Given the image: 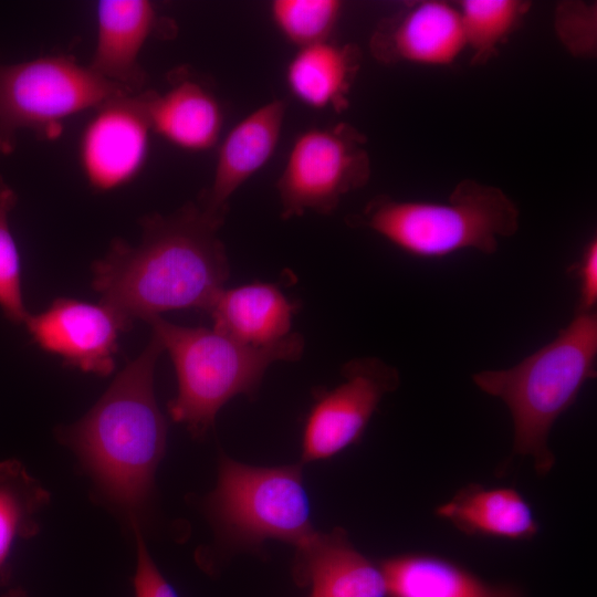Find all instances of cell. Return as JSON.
<instances>
[{"label": "cell", "instance_id": "cell-1", "mask_svg": "<svg viewBox=\"0 0 597 597\" xmlns=\"http://www.w3.org/2000/svg\"><path fill=\"white\" fill-rule=\"evenodd\" d=\"M138 244L115 239L92 265V285L100 303L129 331L135 320L148 321L175 310L208 311L226 287L229 259L218 237L221 223L198 203L187 202L170 214L140 220Z\"/></svg>", "mask_w": 597, "mask_h": 597}, {"label": "cell", "instance_id": "cell-2", "mask_svg": "<svg viewBox=\"0 0 597 597\" xmlns=\"http://www.w3.org/2000/svg\"><path fill=\"white\" fill-rule=\"evenodd\" d=\"M163 350L153 334L94 406L57 429L59 440L75 454L102 500L128 517L130 525L139 524L166 451L167 422L154 387Z\"/></svg>", "mask_w": 597, "mask_h": 597}, {"label": "cell", "instance_id": "cell-3", "mask_svg": "<svg viewBox=\"0 0 597 597\" xmlns=\"http://www.w3.org/2000/svg\"><path fill=\"white\" fill-rule=\"evenodd\" d=\"M597 315L575 312L557 336L513 367L472 376L483 392L501 399L513 422V455L531 457L538 475L555 463L548 436L555 421L596 378Z\"/></svg>", "mask_w": 597, "mask_h": 597}, {"label": "cell", "instance_id": "cell-4", "mask_svg": "<svg viewBox=\"0 0 597 597\" xmlns=\"http://www.w3.org/2000/svg\"><path fill=\"white\" fill-rule=\"evenodd\" d=\"M146 322L169 354L177 376L178 390L168 413L195 438L209 432L230 399L254 397L272 364L300 360L305 347L295 332L275 345L254 347L213 328L181 326L161 316Z\"/></svg>", "mask_w": 597, "mask_h": 597}, {"label": "cell", "instance_id": "cell-5", "mask_svg": "<svg viewBox=\"0 0 597 597\" xmlns=\"http://www.w3.org/2000/svg\"><path fill=\"white\" fill-rule=\"evenodd\" d=\"M520 211L498 187L465 179L446 202L398 200L386 195L370 199L346 221L368 229L412 256L443 258L473 249L492 254L500 238L519 229Z\"/></svg>", "mask_w": 597, "mask_h": 597}, {"label": "cell", "instance_id": "cell-6", "mask_svg": "<svg viewBox=\"0 0 597 597\" xmlns=\"http://www.w3.org/2000/svg\"><path fill=\"white\" fill-rule=\"evenodd\" d=\"M203 510L218 536L238 547L268 540L297 546L314 532L298 464L254 467L221 455Z\"/></svg>", "mask_w": 597, "mask_h": 597}, {"label": "cell", "instance_id": "cell-7", "mask_svg": "<svg viewBox=\"0 0 597 597\" xmlns=\"http://www.w3.org/2000/svg\"><path fill=\"white\" fill-rule=\"evenodd\" d=\"M122 94L132 93L69 56L0 62V153L20 129L56 136L65 119Z\"/></svg>", "mask_w": 597, "mask_h": 597}, {"label": "cell", "instance_id": "cell-8", "mask_svg": "<svg viewBox=\"0 0 597 597\" xmlns=\"http://www.w3.org/2000/svg\"><path fill=\"white\" fill-rule=\"evenodd\" d=\"M366 137L348 123L314 126L293 140L276 182L281 218L333 213L370 177Z\"/></svg>", "mask_w": 597, "mask_h": 597}, {"label": "cell", "instance_id": "cell-9", "mask_svg": "<svg viewBox=\"0 0 597 597\" xmlns=\"http://www.w3.org/2000/svg\"><path fill=\"white\" fill-rule=\"evenodd\" d=\"M344 380L314 395L302 433L304 463L327 460L357 443L383 397L399 387L396 367L376 357L348 360Z\"/></svg>", "mask_w": 597, "mask_h": 597}, {"label": "cell", "instance_id": "cell-10", "mask_svg": "<svg viewBox=\"0 0 597 597\" xmlns=\"http://www.w3.org/2000/svg\"><path fill=\"white\" fill-rule=\"evenodd\" d=\"M151 133L143 93L117 95L97 106L78 144L90 187L105 192L135 179L147 161Z\"/></svg>", "mask_w": 597, "mask_h": 597}, {"label": "cell", "instance_id": "cell-11", "mask_svg": "<svg viewBox=\"0 0 597 597\" xmlns=\"http://www.w3.org/2000/svg\"><path fill=\"white\" fill-rule=\"evenodd\" d=\"M43 350L57 355L64 365L97 376L115 368L118 336L127 332L117 315L103 304L60 297L24 322Z\"/></svg>", "mask_w": 597, "mask_h": 597}, {"label": "cell", "instance_id": "cell-12", "mask_svg": "<svg viewBox=\"0 0 597 597\" xmlns=\"http://www.w3.org/2000/svg\"><path fill=\"white\" fill-rule=\"evenodd\" d=\"M369 46L385 64L449 65L465 50L458 8L440 0L416 2L383 21Z\"/></svg>", "mask_w": 597, "mask_h": 597}, {"label": "cell", "instance_id": "cell-13", "mask_svg": "<svg viewBox=\"0 0 597 597\" xmlns=\"http://www.w3.org/2000/svg\"><path fill=\"white\" fill-rule=\"evenodd\" d=\"M285 112L284 101H269L241 118L222 139L212 181L198 201L208 217L223 224L232 195L273 157Z\"/></svg>", "mask_w": 597, "mask_h": 597}, {"label": "cell", "instance_id": "cell-14", "mask_svg": "<svg viewBox=\"0 0 597 597\" xmlns=\"http://www.w3.org/2000/svg\"><path fill=\"white\" fill-rule=\"evenodd\" d=\"M296 547L293 576L312 597H387L380 564L362 554L343 528L314 531Z\"/></svg>", "mask_w": 597, "mask_h": 597}, {"label": "cell", "instance_id": "cell-15", "mask_svg": "<svg viewBox=\"0 0 597 597\" xmlns=\"http://www.w3.org/2000/svg\"><path fill=\"white\" fill-rule=\"evenodd\" d=\"M157 22L156 8L148 0L98 1L95 49L88 66L106 81L136 94L146 82L139 55Z\"/></svg>", "mask_w": 597, "mask_h": 597}, {"label": "cell", "instance_id": "cell-16", "mask_svg": "<svg viewBox=\"0 0 597 597\" xmlns=\"http://www.w3.org/2000/svg\"><path fill=\"white\" fill-rule=\"evenodd\" d=\"M298 308L277 284L252 282L224 287L207 311L212 328L242 344L268 347L285 339Z\"/></svg>", "mask_w": 597, "mask_h": 597}, {"label": "cell", "instance_id": "cell-17", "mask_svg": "<svg viewBox=\"0 0 597 597\" xmlns=\"http://www.w3.org/2000/svg\"><path fill=\"white\" fill-rule=\"evenodd\" d=\"M143 96L153 133L188 151H205L217 145L223 111L202 84L180 80L164 93L147 91Z\"/></svg>", "mask_w": 597, "mask_h": 597}, {"label": "cell", "instance_id": "cell-18", "mask_svg": "<svg viewBox=\"0 0 597 597\" xmlns=\"http://www.w3.org/2000/svg\"><path fill=\"white\" fill-rule=\"evenodd\" d=\"M436 514L472 536L528 541L538 532L532 506L514 488L468 484L439 505Z\"/></svg>", "mask_w": 597, "mask_h": 597}, {"label": "cell", "instance_id": "cell-19", "mask_svg": "<svg viewBox=\"0 0 597 597\" xmlns=\"http://www.w3.org/2000/svg\"><path fill=\"white\" fill-rule=\"evenodd\" d=\"M387 597H522L513 586L491 584L446 557L406 553L380 563Z\"/></svg>", "mask_w": 597, "mask_h": 597}, {"label": "cell", "instance_id": "cell-20", "mask_svg": "<svg viewBox=\"0 0 597 597\" xmlns=\"http://www.w3.org/2000/svg\"><path fill=\"white\" fill-rule=\"evenodd\" d=\"M360 67V52L353 43L331 40L297 49L285 70L291 94L314 109L342 112Z\"/></svg>", "mask_w": 597, "mask_h": 597}, {"label": "cell", "instance_id": "cell-21", "mask_svg": "<svg viewBox=\"0 0 597 597\" xmlns=\"http://www.w3.org/2000/svg\"><path fill=\"white\" fill-rule=\"evenodd\" d=\"M49 502L50 493L21 463L0 462V582L14 543L39 532L38 514Z\"/></svg>", "mask_w": 597, "mask_h": 597}, {"label": "cell", "instance_id": "cell-22", "mask_svg": "<svg viewBox=\"0 0 597 597\" xmlns=\"http://www.w3.org/2000/svg\"><path fill=\"white\" fill-rule=\"evenodd\" d=\"M528 2L520 0H463L457 6L465 49H470L478 63L488 60L512 34Z\"/></svg>", "mask_w": 597, "mask_h": 597}, {"label": "cell", "instance_id": "cell-23", "mask_svg": "<svg viewBox=\"0 0 597 597\" xmlns=\"http://www.w3.org/2000/svg\"><path fill=\"white\" fill-rule=\"evenodd\" d=\"M342 9L338 0H274L270 14L281 35L300 49L331 40Z\"/></svg>", "mask_w": 597, "mask_h": 597}, {"label": "cell", "instance_id": "cell-24", "mask_svg": "<svg viewBox=\"0 0 597 597\" xmlns=\"http://www.w3.org/2000/svg\"><path fill=\"white\" fill-rule=\"evenodd\" d=\"M17 202L14 190L0 176V308L15 324L25 322L21 261L10 230L9 214Z\"/></svg>", "mask_w": 597, "mask_h": 597}, {"label": "cell", "instance_id": "cell-25", "mask_svg": "<svg viewBox=\"0 0 597 597\" xmlns=\"http://www.w3.org/2000/svg\"><path fill=\"white\" fill-rule=\"evenodd\" d=\"M136 542V567L133 577L135 597H178L154 562L138 523L132 524Z\"/></svg>", "mask_w": 597, "mask_h": 597}, {"label": "cell", "instance_id": "cell-26", "mask_svg": "<svg viewBox=\"0 0 597 597\" xmlns=\"http://www.w3.org/2000/svg\"><path fill=\"white\" fill-rule=\"evenodd\" d=\"M568 273L577 280L578 301L575 312H594L597 303V241L591 239Z\"/></svg>", "mask_w": 597, "mask_h": 597}, {"label": "cell", "instance_id": "cell-27", "mask_svg": "<svg viewBox=\"0 0 597 597\" xmlns=\"http://www.w3.org/2000/svg\"><path fill=\"white\" fill-rule=\"evenodd\" d=\"M3 597H28L25 591L21 588H14L9 590Z\"/></svg>", "mask_w": 597, "mask_h": 597}, {"label": "cell", "instance_id": "cell-28", "mask_svg": "<svg viewBox=\"0 0 597 597\" xmlns=\"http://www.w3.org/2000/svg\"><path fill=\"white\" fill-rule=\"evenodd\" d=\"M310 597H312V596H310Z\"/></svg>", "mask_w": 597, "mask_h": 597}]
</instances>
